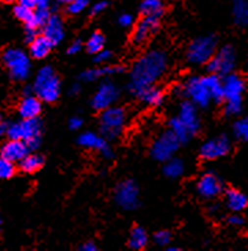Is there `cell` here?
<instances>
[{"mask_svg":"<svg viewBox=\"0 0 248 251\" xmlns=\"http://www.w3.org/2000/svg\"><path fill=\"white\" fill-rule=\"evenodd\" d=\"M184 170H185V165H184L181 159H178V158H170L165 163L163 173L169 178H178L180 176H182Z\"/></svg>","mask_w":248,"mask_h":251,"instance_id":"30","label":"cell"},{"mask_svg":"<svg viewBox=\"0 0 248 251\" xmlns=\"http://www.w3.org/2000/svg\"><path fill=\"white\" fill-rule=\"evenodd\" d=\"M111 59V52L110 51H107V50H101V51H99L98 54H95V62L96 63H104V62H107Z\"/></svg>","mask_w":248,"mask_h":251,"instance_id":"40","label":"cell"},{"mask_svg":"<svg viewBox=\"0 0 248 251\" xmlns=\"http://www.w3.org/2000/svg\"><path fill=\"white\" fill-rule=\"evenodd\" d=\"M243 100H226L225 104V113L226 116H237L242 113Z\"/></svg>","mask_w":248,"mask_h":251,"instance_id":"38","label":"cell"},{"mask_svg":"<svg viewBox=\"0 0 248 251\" xmlns=\"http://www.w3.org/2000/svg\"><path fill=\"white\" fill-rule=\"evenodd\" d=\"M50 17H51L50 8H36V11H33L32 20L26 24V27H30V29H36V30H37L39 27L44 26V24L47 22Z\"/></svg>","mask_w":248,"mask_h":251,"instance_id":"32","label":"cell"},{"mask_svg":"<svg viewBox=\"0 0 248 251\" xmlns=\"http://www.w3.org/2000/svg\"><path fill=\"white\" fill-rule=\"evenodd\" d=\"M43 163H44V159L41 155L27 154L24 159L20 161V168L25 173H34V172H37L43 168Z\"/></svg>","mask_w":248,"mask_h":251,"instance_id":"28","label":"cell"},{"mask_svg":"<svg viewBox=\"0 0 248 251\" xmlns=\"http://www.w3.org/2000/svg\"><path fill=\"white\" fill-rule=\"evenodd\" d=\"M33 11H34L33 8H29V7L18 4V6H15V8H14V15L26 25L27 22L32 20V17H33Z\"/></svg>","mask_w":248,"mask_h":251,"instance_id":"36","label":"cell"},{"mask_svg":"<svg viewBox=\"0 0 248 251\" xmlns=\"http://www.w3.org/2000/svg\"><path fill=\"white\" fill-rule=\"evenodd\" d=\"M18 113L22 118H37L41 113V100L37 96L26 95L21 100Z\"/></svg>","mask_w":248,"mask_h":251,"instance_id":"20","label":"cell"},{"mask_svg":"<svg viewBox=\"0 0 248 251\" xmlns=\"http://www.w3.org/2000/svg\"><path fill=\"white\" fill-rule=\"evenodd\" d=\"M0 229H1V221H0Z\"/></svg>","mask_w":248,"mask_h":251,"instance_id":"55","label":"cell"},{"mask_svg":"<svg viewBox=\"0 0 248 251\" xmlns=\"http://www.w3.org/2000/svg\"><path fill=\"white\" fill-rule=\"evenodd\" d=\"M233 133H235L236 139L242 140V142H247L248 140V117L237 120L233 125Z\"/></svg>","mask_w":248,"mask_h":251,"instance_id":"34","label":"cell"},{"mask_svg":"<svg viewBox=\"0 0 248 251\" xmlns=\"http://www.w3.org/2000/svg\"><path fill=\"white\" fill-rule=\"evenodd\" d=\"M215 50L217 39L214 36H203L189 44L187 59L192 65H204L214 56Z\"/></svg>","mask_w":248,"mask_h":251,"instance_id":"6","label":"cell"},{"mask_svg":"<svg viewBox=\"0 0 248 251\" xmlns=\"http://www.w3.org/2000/svg\"><path fill=\"white\" fill-rule=\"evenodd\" d=\"M140 11L144 17H156L161 18L165 13V6L162 0H143Z\"/></svg>","mask_w":248,"mask_h":251,"instance_id":"25","label":"cell"},{"mask_svg":"<svg viewBox=\"0 0 248 251\" xmlns=\"http://www.w3.org/2000/svg\"><path fill=\"white\" fill-rule=\"evenodd\" d=\"M72 89H73V91H72L73 94H77V92L80 91V85H74V87Z\"/></svg>","mask_w":248,"mask_h":251,"instance_id":"50","label":"cell"},{"mask_svg":"<svg viewBox=\"0 0 248 251\" xmlns=\"http://www.w3.org/2000/svg\"><path fill=\"white\" fill-rule=\"evenodd\" d=\"M43 34L47 37L52 44H58L63 40L65 37V29H63V22L58 15H51L48 21L43 26Z\"/></svg>","mask_w":248,"mask_h":251,"instance_id":"19","label":"cell"},{"mask_svg":"<svg viewBox=\"0 0 248 251\" xmlns=\"http://www.w3.org/2000/svg\"><path fill=\"white\" fill-rule=\"evenodd\" d=\"M33 91L41 102H55L61 94V81L51 66H44L39 70L33 84Z\"/></svg>","mask_w":248,"mask_h":251,"instance_id":"2","label":"cell"},{"mask_svg":"<svg viewBox=\"0 0 248 251\" xmlns=\"http://www.w3.org/2000/svg\"><path fill=\"white\" fill-rule=\"evenodd\" d=\"M233 18L240 26H248V0H233Z\"/></svg>","mask_w":248,"mask_h":251,"instance_id":"29","label":"cell"},{"mask_svg":"<svg viewBox=\"0 0 248 251\" xmlns=\"http://www.w3.org/2000/svg\"><path fill=\"white\" fill-rule=\"evenodd\" d=\"M137 98H140L143 102L147 103L149 106H159L163 102V92H162V89L151 85L148 88L143 89L137 95Z\"/></svg>","mask_w":248,"mask_h":251,"instance_id":"26","label":"cell"},{"mask_svg":"<svg viewBox=\"0 0 248 251\" xmlns=\"http://www.w3.org/2000/svg\"><path fill=\"white\" fill-rule=\"evenodd\" d=\"M80 250H82V251H96V250H98V246L95 245L94 242H88V243H85V245L81 246Z\"/></svg>","mask_w":248,"mask_h":251,"instance_id":"46","label":"cell"},{"mask_svg":"<svg viewBox=\"0 0 248 251\" xmlns=\"http://www.w3.org/2000/svg\"><path fill=\"white\" fill-rule=\"evenodd\" d=\"M158 27H159V18H156V17H144L134 29L133 41L136 44L144 43L151 34L158 30Z\"/></svg>","mask_w":248,"mask_h":251,"instance_id":"18","label":"cell"},{"mask_svg":"<svg viewBox=\"0 0 248 251\" xmlns=\"http://www.w3.org/2000/svg\"><path fill=\"white\" fill-rule=\"evenodd\" d=\"M180 144H181V142L177 139V136L172 130H169V132L162 133L155 140L154 146L151 149V154H152V156H154L156 161L166 162L168 159L173 158L175 151L180 147Z\"/></svg>","mask_w":248,"mask_h":251,"instance_id":"8","label":"cell"},{"mask_svg":"<svg viewBox=\"0 0 248 251\" xmlns=\"http://www.w3.org/2000/svg\"><path fill=\"white\" fill-rule=\"evenodd\" d=\"M69 126L73 129V130H77V129H80L82 126V120H81L80 117H73L69 121Z\"/></svg>","mask_w":248,"mask_h":251,"instance_id":"45","label":"cell"},{"mask_svg":"<svg viewBox=\"0 0 248 251\" xmlns=\"http://www.w3.org/2000/svg\"><path fill=\"white\" fill-rule=\"evenodd\" d=\"M81 48H82V43H81L80 40H75L70 44V47H69V50H67V52H69L70 55H75L80 52Z\"/></svg>","mask_w":248,"mask_h":251,"instance_id":"42","label":"cell"},{"mask_svg":"<svg viewBox=\"0 0 248 251\" xmlns=\"http://www.w3.org/2000/svg\"><path fill=\"white\" fill-rule=\"evenodd\" d=\"M222 85H223L225 100H243V94L247 88V85L242 75L229 73L225 75Z\"/></svg>","mask_w":248,"mask_h":251,"instance_id":"14","label":"cell"},{"mask_svg":"<svg viewBox=\"0 0 248 251\" xmlns=\"http://www.w3.org/2000/svg\"><path fill=\"white\" fill-rule=\"evenodd\" d=\"M52 47H54V44L43 34V36H36L33 40L30 41L29 51L34 59H44L51 52Z\"/></svg>","mask_w":248,"mask_h":251,"instance_id":"21","label":"cell"},{"mask_svg":"<svg viewBox=\"0 0 248 251\" xmlns=\"http://www.w3.org/2000/svg\"><path fill=\"white\" fill-rule=\"evenodd\" d=\"M126 123V113L122 107L110 106L101 111L100 132L106 139H115L121 135L124 125Z\"/></svg>","mask_w":248,"mask_h":251,"instance_id":"4","label":"cell"},{"mask_svg":"<svg viewBox=\"0 0 248 251\" xmlns=\"http://www.w3.org/2000/svg\"><path fill=\"white\" fill-rule=\"evenodd\" d=\"M51 0H36V8H50Z\"/></svg>","mask_w":248,"mask_h":251,"instance_id":"49","label":"cell"},{"mask_svg":"<svg viewBox=\"0 0 248 251\" xmlns=\"http://www.w3.org/2000/svg\"><path fill=\"white\" fill-rule=\"evenodd\" d=\"M30 149L27 147V144L24 140H14L10 139L8 142L1 147L0 154L3 158L10 159L11 162H20L21 159H24L29 154Z\"/></svg>","mask_w":248,"mask_h":251,"instance_id":"17","label":"cell"},{"mask_svg":"<svg viewBox=\"0 0 248 251\" xmlns=\"http://www.w3.org/2000/svg\"><path fill=\"white\" fill-rule=\"evenodd\" d=\"M118 95H120V91L113 82H103L92 98V107L95 110L103 111L114 104L115 100L118 99Z\"/></svg>","mask_w":248,"mask_h":251,"instance_id":"12","label":"cell"},{"mask_svg":"<svg viewBox=\"0 0 248 251\" xmlns=\"http://www.w3.org/2000/svg\"><path fill=\"white\" fill-rule=\"evenodd\" d=\"M182 91L196 107H207L213 100L206 84L203 81V77L188 78L184 84V87H182Z\"/></svg>","mask_w":248,"mask_h":251,"instance_id":"9","label":"cell"},{"mask_svg":"<svg viewBox=\"0 0 248 251\" xmlns=\"http://www.w3.org/2000/svg\"><path fill=\"white\" fill-rule=\"evenodd\" d=\"M106 7H107V3H106V1L95 3L94 7H92V14H94V15H98V14H100L101 11H104V10H106Z\"/></svg>","mask_w":248,"mask_h":251,"instance_id":"44","label":"cell"},{"mask_svg":"<svg viewBox=\"0 0 248 251\" xmlns=\"http://www.w3.org/2000/svg\"><path fill=\"white\" fill-rule=\"evenodd\" d=\"M203 81H204V84H206L208 92H210V95H211V99H213L214 102L220 103L222 102V100H225V95H223V85H222V81H221V78H220V75L211 73V75L203 77Z\"/></svg>","mask_w":248,"mask_h":251,"instance_id":"22","label":"cell"},{"mask_svg":"<svg viewBox=\"0 0 248 251\" xmlns=\"http://www.w3.org/2000/svg\"><path fill=\"white\" fill-rule=\"evenodd\" d=\"M15 173V165L10 159L0 156V180L11 178Z\"/></svg>","mask_w":248,"mask_h":251,"instance_id":"35","label":"cell"},{"mask_svg":"<svg viewBox=\"0 0 248 251\" xmlns=\"http://www.w3.org/2000/svg\"><path fill=\"white\" fill-rule=\"evenodd\" d=\"M122 70H124V69L120 68V66H115V68L104 66V68L100 69H89V70L84 72V73L81 75V78H82L84 81H95V80H98L99 77L117 75V73H121Z\"/></svg>","mask_w":248,"mask_h":251,"instance_id":"24","label":"cell"},{"mask_svg":"<svg viewBox=\"0 0 248 251\" xmlns=\"http://www.w3.org/2000/svg\"><path fill=\"white\" fill-rule=\"evenodd\" d=\"M168 69V56L163 51L154 50L143 55L139 61L134 63L129 89L133 95H139L143 89L154 85L161 78Z\"/></svg>","mask_w":248,"mask_h":251,"instance_id":"1","label":"cell"},{"mask_svg":"<svg viewBox=\"0 0 248 251\" xmlns=\"http://www.w3.org/2000/svg\"><path fill=\"white\" fill-rule=\"evenodd\" d=\"M15 0H0V3H13Z\"/></svg>","mask_w":248,"mask_h":251,"instance_id":"53","label":"cell"},{"mask_svg":"<svg viewBox=\"0 0 248 251\" xmlns=\"http://www.w3.org/2000/svg\"><path fill=\"white\" fill-rule=\"evenodd\" d=\"M178 118L187 129L191 132V135L194 136L199 129H200V118L198 114V109L192 102H184L180 106L178 111Z\"/></svg>","mask_w":248,"mask_h":251,"instance_id":"16","label":"cell"},{"mask_svg":"<svg viewBox=\"0 0 248 251\" xmlns=\"http://www.w3.org/2000/svg\"><path fill=\"white\" fill-rule=\"evenodd\" d=\"M3 62L10 72V75L17 81L26 80L30 75V59L22 50L10 48L3 54Z\"/></svg>","mask_w":248,"mask_h":251,"instance_id":"5","label":"cell"},{"mask_svg":"<svg viewBox=\"0 0 248 251\" xmlns=\"http://www.w3.org/2000/svg\"><path fill=\"white\" fill-rule=\"evenodd\" d=\"M18 4L29 8H36V0H18Z\"/></svg>","mask_w":248,"mask_h":251,"instance_id":"47","label":"cell"},{"mask_svg":"<svg viewBox=\"0 0 248 251\" xmlns=\"http://www.w3.org/2000/svg\"><path fill=\"white\" fill-rule=\"evenodd\" d=\"M148 243V236L147 232L144 231L141 226H136L130 232V236H129V247L132 250H143L146 249V246Z\"/></svg>","mask_w":248,"mask_h":251,"instance_id":"27","label":"cell"},{"mask_svg":"<svg viewBox=\"0 0 248 251\" xmlns=\"http://www.w3.org/2000/svg\"><path fill=\"white\" fill-rule=\"evenodd\" d=\"M229 151H230V140L228 136L221 135L204 143L200 149V155L207 161H214L225 156Z\"/></svg>","mask_w":248,"mask_h":251,"instance_id":"11","label":"cell"},{"mask_svg":"<svg viewBox=\"0 0 248 251\" xmlns=\"http://www.w3.org/2000/svg\"><path fill=\"white\" fill-rule=\"evenodd\" d=\"M78 143H80V146L85 147V149L99 151L106 159H111L114 156V152H113V150L110 149V146L106 142V139L103 136L101 137L98 136L94 132H84L78 137Z\"/></svg>","mask_w":248,"mask_h":251,"instance_id":"15","label":"cell"},{"mask_svg":"<svg viewBox=\"0 0 248 251\" xmlns=\"http://www.w3.org/2000/svg\"><path fill=\"white\" fill-rule=\"evenodd\" d=\"M172 240L170 232L168 231H159L154 235V242L158 246H168Z\"/></svg>","mask_w":248,"mask_h":251,"instance_id":"39","label":"cell"},{"mask_svg":"<svg viewBox=\"0 0 248 251\" xmlns=\"http://www.w3.org/2000/svg\"><path fill=\"white\" fill-rule=\"evenodd\" d=\"M236 66V51L232 46H225L220 51H215L214 56L207 62L210 73L217 75H226L233 72Z\"/></svg>","mask_w":248,"mask_h":251,"instance_id":"7","label":"cell"},{"mask_svg":"<svg viewBox=\"0 0 248 251\" xmlns=\"http://www.w3.org/2000/svg\"><path fill=\"white\" fill-rule=\"evenodd\" d=\"M170 130L177 136V139H178L181 143H187L188 140L192 137L191 132H189V130L187 129V126L180 121V118H178V117L172 118V121H170Z\"/></svg>","mask_w":248,"mask_h":251,"instance_id":"31","label":"cell"},{"mask_svg":"<svg viewBox=\"0 0 248 251\" xmlns=\"http://www.w3.org/2000/svg\"><path fill=\"white\" fill-rule=\"evenodd\" d=\"M3 132H4V126H3V124H1V117H0V136L3 135Z\"/></svg>","mask_w":248,"mask_h":251,"instance_id":"51","label":"cell"},{"mask_svg":"<svg viewBox=\"0 0 248 251\" xmlns=\"http://www.w3.org/2000/svg\"><path fill=\"white\" fill-rule=\"evenodd\" d=\"M118 22H120L121 26H130L133 24V17L130 14H122L121 17L118 18Z\"/></svg>","mask_w":248,"mask_h":251,"instance_id":"41","label":"cell"},{"mask_svg":"<svg viewBox=\"0 0 248 251\" xmlns=\"http://www.w3.org/2000/svg\"><path fill=\"white\" fill-rule=\"evenodd\" d=\"M89 3L91 0H73L67 4V11L70 14H80L89 6Z\"/></svg>","mask_w":248,"mask_h":251,"instance_id":"37","label":"cell"},{"mask_svg":"<svg viewBox=\"0 0 248 251\" xmlns=\"http://www.w3.org/2000/svg\"><path fill=\"white\" fill-rule=\"evenodd\" d=\"M196 190L201 198L214 199L222 192L223 184H222L221 178L215 173H206L199 178V181L196 184Z\"/></svg>","mask_w":248,"mask_h":251,"instance_id":"13","label":"cell"},{"mask_svg":"<svg viewBox=\"0 0 248 251\" xmlns=\"http://www.w3.org/2000/svg\"><path fill=\"white\" fill-rule=\"evenodd\" d=\"M36 36H37V30H36V29H30V27H26V40L29 41V43L33 40Z\"/></svg>","mask_w":248,"mask_h":251,"instance_id":"48","label":"cell"},{"mask_svg":"<svg viewBox=\"0 0 248 251\" xmlns=\"http://www.w3.org/2000/svg\"><path fill=\"white\" fill-rule=\"evenodd\" d=\"M169 250H170V251H178V249H177V247H169Z\"/></svg>","mask_w":248,"mask_h":251,"instance_id":"54","label":"cell"},{"mask_svg":"<svg viewBox=\"0 0 248 251\" xmlns=\"http://www.w3.org/2000/svg\"><path fill=\"white\" fill-rule=\"evenodd\" d=\"M41 123L39 118H22L20 123H14L8 125L6 129L7 136L14 140H24L27 147L36 150L40 146L41 137Z\"/></svg>","mask_w":248,"mask_h":251,"instance_id":"3","label":"cell"},{"mask_svg":"<svg viewBox=\"0 0 248 251\" xmlns=\"http://www.w3.org/2000/svg\"><path fill=\"white\" fill-rule=\"evenodd\" d=\"M59 3H65V4H69L70 1H73V0H58Z\"/></svg>","mask_w":248,"mask_h":251,"instance_id":"52","label":"cell"},{"mask_svg":"<svg viewBox=\"0 0 248 251\" xmlns=\"http://www.w3.org/2000/svg\"><path fill=\"white\" fill-rule=\"evenodd\" d=\"M225 202L229 210L243 211L248 206V198L246 194H243L237 190H228L225 195Z\"/></svg>","mask_w":248,"mask_h":251,"instance_id":"23","label":"cell"},{"mask_svg":"<svg viewBox=\"0 0 248 251\" xmlns=\"http://www.w3.org/2000/svg\"><path fill=\"white\" fill-rule=\"evenodd\" d=\"M87 51L89 54H98L99 51H101L104 48V36L99 32H95L94 34H91V37L87 41Z\"/></svg>","mask_w":248,"mask_h":251,"instance_id":"33","label":"cell"},{"mask_svg":"<svg viewBox=\"0 0 248 251\" xmlns=\"http://www.w3.org/2000/svg\"><path fill=\"white\" fill-rule=\"evenodd\" d=\"M228 223L230 225H233V226H242L244 224V218L242 216H239V214H233V216H230L228 218Z\"/></svg>","mask_w":248,"mask_h":251,"instance_id":"43","label":"cell"},{"mask_svg":"<svg viewBox=\"0 0 248 251\" xmlns=\"http://www.w3.org/2000/svg\"><path fill=\"white\" fill-rule=\"evenodd\" d=\"M115 202L125 210H133L139 206V188L132 180H126L117 187Z\"/></svg>","mask_w":248,"mask_h":251,"instance_id":"10","label":"cell"}]
</instances>
